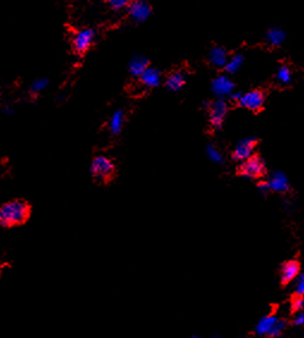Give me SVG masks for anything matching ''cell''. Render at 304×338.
Masks as SVG:
<instances>
[{"label": "cell", "instance_id": "1", "mask_svg": "<svg viewBox=\"0 0 304 338\" xmlns=\"http://www.w3.org/2000/svg\"><path fill=\"white\" fill-rule=\"evenodd\" d=\"M30 217V206L22 200H14L0 207V225L12 227L23 225Z\"/></svg>", "mask_w": 304, "mask_h": 338}, {"label": "cell", "instance_id": "2", "mask_svg": "<svg viewBox=\"0 0 304 338\" xmlns=\"http://www.w3.org/2000/svg\"><path fill=\"white\" fill-rule=\"evenodd\" d=\"M90 171L95 178L100 181H108L115 171L114 163L104 155H98L92 160Z\"/></svg>", "mask_w": 304, "mask_h": 338}, {"label": "cell", "instance_id": "3", "mask_svg": "<svg viewBox=\"0 0 304 338\" xmlns=\"http://www.w3.org/2000/svg\"><path fill=\"white\" fill-rule=\"evenodd\" d=\"M241 173L244 177L248 178H261L266 172V165H265L264 160L258 155H252L248 159L243 160V164L241 165L240 169Z\"/></svg>", "mask_w": 304, "mask_h": 338}, {"label": "cell", "instance_id": "4", "mask_svg": "<svg viewBox=\"0 0 304 338\" xmlns=\"http://www.w3.org/2000/svg\"><path fill=\"white\" fill-rule=\"evenodd\" d=\"M238 103H240L241 107L246 108V109L256 112V110H260L264 107L265 95L259 90L249 91L244 95L241 94L240 98H238Z\"/></svg>", "mask_w": 304, "mask_h": 338}, {"label": "cell", "instance_id": "5", "mask_svg": "<svg viewBox=\"0 0 304 338\" xmlns=\"http://www.w3.org/2000/svg\"><path fill=\"white\" fill-rule=\"evenodd\" d=\"M128 12L133 20H136L137 23H143L150 17L151 6L144 0H132L128 5Z\"/></svg>", "mask_w": 304, "mask_h": 338}, {"label": "cell", "instance_id": "6", "mask_svg": "<svg viewBox=\"0 0 304 338\" xmlns=\"http://www.w3.org/2000/svg\"><path fill=\"white\" fill-rule=\"evenodd\" d=\"M226 113H228V106L224 100H218L210 104V121L214 129L222 128Z\"/></svg>", "mask_w": 304, "mask_h": 338}, {"label": "cell", "instance_id": "7", "mask_svg": "<svg viewBox=\"0 0 304 338\" xmlns=\"http://www.w3.org/2000/svg\"><path fill=\"white\" fill-rule=\"evenodd\" d=\"M234 83L231 82L230 78L226 76H220L212 82V91L219 100H224V98L231 96L234 92Z\"/></svg>", "mask_w": 304, "mask_h": 338}, {"label": "cell", "instance_id": "8", "mask_svg": "<svg viewBox=\"0 0 304 338\" xmlns=\"http://www.w3.org/2000/svg\"><path fill=\"white\" fill-rule=\"evenodd\" d=\"M95 38V32L91 29L80 30L73 36V48L78 53H83L89 49Z\"/></svg>", "mask_w": 304, "mask_h": 338}, {"label": "cell", "instance_id": "9", "mask_svg": "<svg viewBox=\"0 0 304 338\" xmlns=\"http://www.w3.org/2000/svg\"><path fill=\"white\" fill-rule=\"evenodd\" d=\"M256 145V140L254 137H247V139H243L242 141H240L237 143V146L235 147L234 154V159L243 161L246 159H248L249 157H252L253 152H254Z\"/></svg>", "mask_w": 304, "mask_h": 338}, {"label": "cell", "instance_id": "10", "mask_svg": "<svg viewBox=\"0 0 304 338\" xmlns=\"http://www.w3.org/2000/svg\"><path fill=\"white\" fill-rule=\"evenodd\" d=\"M267 182L270 185V190L276 191V193H286L290 189L288 177L285 176V173L280 171H273L271 173L270 179Z\"/></svg>", "mask_w": 304, "mask_h": 338}, {"label": "cell", "instance_id": "11", "mask_svg": "<svg viewBox=\"0 0 304 338\" xmlns=\"http://www.w3.org/2000/svg\"><path fill=\"white\" fill-rule=\"evenodd\" d=\"M301 271V265L297 261H289L286 262L284 265L282 267V271H280V279H282V283L288 285L291 281L296 280V277L300 275Z\"/></svg>", "mask_w": 304, "mask_h": 338}, {"label": "cell", "instance_id": "12", "mask_svg": "<svg viewBox=\"0 0 304 338\" xmlns=\"http://www.w3.org/2000/svg\"><path fill=\"white\" fill-rule=\"evenodd\" d=\"M140 82L143 85H145L146 88H157L159 86L160 80H162V74L158 70L153 67H148L146 70L143 72L139 76Z\"/></svg>", "mask_w": 304, "mask_h": 338}, {"label": "cell", "instance_id": "13", "mask_svg": "<svg viewBox=\"0 0 304 338\" xmlns=\"http://www.w3.org/2000/svg\"><path fill=\"white\" fill-rule=\"evenodd\" d=\"M278 317L273 316V315H268L262 317V318L259 321L258 325L255 328V333L259 335V336H268L276 323L278 322Z\"/></svg>", "mask_w": 304, "mask_h": 338}, {"label": "cell", "instance_id": "14", "mask_svg": "<svg viewBox=\"0 0 304 338\" xmlns=\"http://www.w3.org/2000/svg\"><path fill=\"white\" fill-rule=\"evenodd\" d=\"M208 60L214 67L222 68L225 66L226 60H228V53L224 48L222 47H213L208 53Z\"/></svg>", "mask_w": 304, "mask_h": 338}, {"label": "cell", "instance_id": "15", "mask_svg": "<svg viewBox=\"0 0 304 338\" xmlns=\"http://www.w3.org/2000/svg\"><path fill=\"white\" fill-rule=\"evenodd\" d=\"M148 67H149L148 59H145L144 56L138 55L134 56V58L131 60L128 70H130V73L132 74L133 77H139Z\"/></svg>", "mask_w": 304, "mask_h": 338}, {"label": "cell", "instance_id": "16", "mask_svg": "<svg viewBox=\"0 0 304 338\" xmlns=\"http://www.w3.org/2000/svg\"><path fill=\"white\" fill-rule=\"evenodd\" d=\"M186 83V74L183 72H174L166 79V88L171 91H178Z\"/></svg>", "mask_w": 304, "mask_h": 338}, {"label": "cell", "instance_id": "17", "mask_svg": "<svg viewBox=\"0 0 304 338\" xmlns=\"http://www.w3.org/2000/svg\"><path fill=\"white\" fill-rule=\"evenodd\" d=\"M266 38H267L268 43L272 44V46L274 47H277L284 43V41L286 38V34L284 32V30H282V29H278V28L270 29L267 31Z\"/></svg>", "mask_w": 304, "mask_h": 338}, {"label": "cell", "instance_id": "18", "mask_svg": "<svg viewBox=\"0 0 304 338\" xmlns=\"http://www.w3.org/2000/svg\"><path fill=\"white\" fill-rule=\"evenodd\" d=\"M125 122V113L121 110H118L112 115L109 121V129L113 134H119L122 129V125Z\"/></svg>", "mask_w": 304, "mask_h": 338}, {"label": "cell", "instance_id": "19", "mask_svg": "<svg viewBox=\"0 0 304 338\" xmlns=\"http://www.w3.org/2000/svg\"><path fill=\"white\" fill-rule=\"evenodd\" d=\"M243 62H244L243 56L240 55V54H237V55H234V56H231V58H228V60H226V62H225L224 68H225V71L228 72V73L234 74V73H236V72L240 70L241 67H242Z\"/></svg>", "mask_w": 304, "mask_h": 338}, {"label": "cell", "instance_id": "20", "mask_svg": "<svg viewBox=\"0 0 304 338\" xmlns=\"http://www.w3.org/2000/svg\"><path fill=\"white\" fill-rule=\"evenodd\" d=\"M206 154H207L208 159H210L211 161H213V163H216V164L223 163L222 152H220L216 146L208 145L206 147Z\"/></svg>", "mask_w": 304, "mask_h": 338}, {"label": "cell", "instance_id": "21", "mask_svg": "<svg viewBox=\"0 0 304 338\" xmlns=\"http://www.w3.org/2000/svg\"><path fill=\"white\" fill-rule=\"evenodd\" d=\"M277 79L282 84H289L291 82V71L286 66H282L277 73Z\"/></svg>", "mask_w": 304, "mask_h": 338}, {"label": "cell", "instance_id": "22", "mask_svg": "<svg viewBox=\"0 0 304 338\" xmlns=\"http://www.w3.org/2000/svg\"><path fill=\"white\" fill-rule=\"evenodd\" d=\"M110 7L115 11H121L124 8H127L132 0H107Z\"/></svg>", "mask_w": 304, "mask_h": 338}, {"label": "cell", "instance_id": "23", "mask_svg": "<svg viewBox=\"0 0 304 338\" xmlns=\"http://www.w3.org/2000/svg\"><path fill=\"white\" fill-rule=\"evenodd\" d=\"M285 328H286V322L282 321V319H278V322L276 323V325H274L272 331H271L268 336H270V337H279L280 335L283 334V331L285 330Z\"/></svg>", "mask_w": 304, "mask_h": 338}, {"label": "cell", "instance_id": "24", "mask_svg": "<svg viewBox=\"0 0 304 338\" xmlns=\"http://www.w3.org/2000/svg\"><path fill=\"white\" fill-rule=\"evenodd\" d=\"M297 281H296V286H295V292H296L297 295H301V297H303L304 294V277L302 274H300L298 276L296 277Z\"/></svg>", "mask_w": 304, "mask_h": 338}, {"label": "cell", "instance_id": "25", "mask_svg": "<svg viewBox=\"0 0 304 338\" xmlns=\"http://www.w3.org/2000/svg\"><path fill=\"white\" fill-rule=\"evenodd\" d=\"M303 307H304L303 297H301V295H297V297L295 298L294 300H292L291 309L294 311H296V312H298V311H302Z\"/></svg>", "mask_w": 304, "mask_h": 338}, {"label": "cell", "instance_id": "26", "mask_svg": "<svg viewBox=\"0 0 304 338\" xmlns=\"http://www.w3.org/2000/svg\"><path fill=\"white\" fill-rule=\"evenodd\" d=\"M47 85H48V82H47L46 79H38L32 84V90H34L35 92H40V91H42Z\"/></svg>", "mask_w": 304, "mask_h": 338}, {"label": "cell", "instance_id": "27", "mask_svg": "<svg viewBox=\"0 0 304 338\" xmlns=\"http://www.w3.org/2000/svg\"><path fill=\"white\" fill-rule=\"evenodd\" d=\"M304 323V316H303V312L302 311H298L296 317H295V321H294V324L297 325V327H302Z\"/></svg>", "mask_w": 304, "mask_h": 338}, {"label": "cell", "instance_id": "28", "mask_svg": "<svg viewBox=\"0 0 304 338\" xmlns=\"http://www.w3.org/2000/svg\"><path fill=\"white\" fill-rule=\"evenodd\" d=\"M258 189L261 194H267L270 191V185H268V182H260L258 184Z\"/></svg>", "mask_w": 304, "mask_h": 338}]
</instances>
